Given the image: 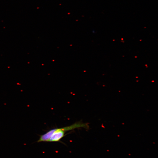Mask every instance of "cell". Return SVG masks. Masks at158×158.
Here are the masks:
<instances>
[{"instance_id": "1", "label": "cell", "mask_w": 158, "mask_h": 158, "mask_svg": "<svg viewBox=\"0 0 158 158\" xmlns=\"http://www.w3.org/2000/svg\"><path fill=\"white\" fill-rule=\"evenodd\" d=\"M80 128L88 129L89 128V126L87 123L79 121L69 126L60 128L53 129L44 134L40 135L39 138L37 140V142L60 141L64 136L66 132Z\"/></svg>"}]
</instances>
